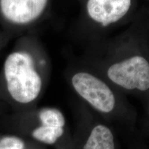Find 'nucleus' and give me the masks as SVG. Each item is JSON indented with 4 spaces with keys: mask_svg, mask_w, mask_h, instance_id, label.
<instances>
[{
    "mask_svg": "<svg viewBox=\"0 0 149 149\" xmlns=\"http://www.w3.org/2000/svg\"><path fill=\"white\" fill-rule=\"evenodd\" d=\"M148 28L136 50L130 55L111 62L106 69L109 83L121 90L144 96L149 100Z\"/></svg>",
    "mask_w": 149,
    "mask_h": 149,
    "instance_id": "f257e3e1",
    "label": "nucleus"
},
{
    "mask_svg": "<svg viewBox=\"0 0 149 149\" xmlns=\"http://www.w3.org/2000/svg\"><path fill=\"white\" fill-rule=\"evenodd\" d=\"M3 72L9 95L17 103L32 104L40 95L43 80L29 53H10L5 60Z\"/></svg>",
    "mask_w": 149,
    "mask_h": 149,
    "instance_id": "f03ea898",
    "label": "nucleus"
},
{
    "mask_svg": "<svg viewBox=\"0 0 149 149\" xmlns=\"http://www.w3.org/2000/svg\"><path fill=\"white\" fill-rule=\"evenodd\" d=\"M71 86L81 97L100 115L114 117L120 111V99L109 83L86 70H79L70 77Z\"/></svg>",
    "mask_w": 149,
    "mask_h": 149,
    "instance_id": "7ed1b4c3",
    "label": "nucleus"
},
{
    "mask_svg": "<svg viewBox=\"0 0 149 149\" xmlns=\"http://www.w3.org/2000/svg\"><path fill=\"white\" fill-rule=\"evenodd\" d=\"M72 145L73 149H118L113 130L100 121L88 122L80 127Z\"/></svg>",
    "mask_w": 149,
    "mask_h": 149,
    "instance_id": "20e7f679",
    "label": "nucleus"
},
{
    "mask_svg": "<svg viewBox=\"0 0 149 149\" xmlns=\"http://www.w3.org/2000/svg\"><path fill=\"white\" fill-rule=\"evenodd\" d=\"M131 6L132 0H88L86 10L91 22L107 28L122 20Z\"/></svg>",
    "mask_w": 149,
    "mask_h": 149,
    "instance_id": "39448f33",
    "label": "nucleus"
},
{
    "mask_svg": "<svg viewBox=\"0 0 149 149\" xmlns=\"http://www.w3.org/2000/svg\"><path fill=\"white\" fill-rule=\"evenodd\" d=\"M48 0H0V10L6 20L17 25L36 21L44 12Z\"/></svg>",
    "mask_w": 149,
    "mask_h": 149,
    "instance_id": "423d86ee",
    "label": "nucleus"
},
{
    "mask_svg": "<svg viewBox=\"0 0 149 149\" xmlns=\"http://www.w3.org/2000/svg\"><path fill=\"white\" fill-rule=\"evenodd\" d=\"M65 128L54 127L40 124L31 130V137L37 143L53 145L60 142L66 133Z\"/></svg>",
    "mask_w": 149,
    "mask_h": 149,
    "instance_id": "0eeeda50",
    "label": "nucleus"
},
{
    "mask_svg": "<svg viewBox=\"0 0 149 149\" xmlns=\"http://www.w3.org/2000/svg\"><path fill=\"white\" fill-rule=\"evenodd\" d=\"M37 119L42 125L66 128V118L62 112L56 108H42L37 113Z\"/></svg>",
    "mask_w": 149,
    "mask_h": 149,
    "instance_id": "6e6552de",
    "label": "nucleus"
},
{
    "mask_svg": "<svg viewBox=\"0 0 149 149\" xmlns=\"http://www.w3.org/2000/svg\"><path fill=\"white\" fill-rule=\"evenodd\" d=\"M0 149H28V143L20 136L5 135L0 137Z\"/></svg>",
    "mask_w": 149,
    "mask_h": 149,
    "instance_id": "1a4fd4ad",
    "label": "nucleus"
},
{
    "mask_svg": "<svg viewBox=\"0 0 149 149\" xmlns=\"http://www.w3.org/2000/svg\"><path fill=\"white\" fill-rule=\"evenodd\" d=\"M147 104H148V107H147L146 116H145V119L143 122L142 130L143 133L149 138V100Z\"/></svg>",
    "mask_w": 149,
    "mask_h": 149,
    "instance_id": "9d476101",
    "label": "nucleus"
},
{
    "mask_svg": "<svg viewBox=\"0 0 149 149\" xmlns=\"http://www.w3.org/2000/svg\"><path fill=\"white\" fill-rule=\"evenodd\" d=\"M58 149H73L72 141L70 139H68L64 144H61V146Z\"/></svg>",
    "mask_w": 149,
    "mask_h": 149,
    "instance_id": "9b49d317",
    "label": "nucleus"
},
{
    "mask_svg": "<svg viewBox=\"0 0 149 149\" xmlns=\"http://www.w3.org/2000/svg\"><path fill=\"white\" fill-rule=\"evenodd\" d=\"M148 45H149V29H148Z\"/></svg>",
    "mask_w": 149,
    "mask_h": 149,
    "instance_id": "f8f14e48",
    "label": "nucleus"
}]
</instances>
